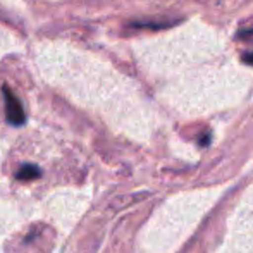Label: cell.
<instances>
[{"instance_id": "6da1fadb", "label": "cell", "mask_w": 253, "mask_h": 253, "mask_svg": "<svg viewBox=\"0 0 253 253\" xmlns=\"http://www.w3.org/2000/svg\"><path fill=\"white\" fill-rule=\"evenodd\" d=\"M3 102H5V119L12 126H23L26 123V114L21 105V102L17 100V97L9 90L7 86L2 88Z\"/></svg>"}, {"instance_id": "7a4b0ae2", "label": "cell", "mask_w": 253, "mask_h": 253, "mask_svg": "<svg viewBox=\"0 0 253 253\" xmlns=\"http://www.w3.org/2000/svg\"><path fill=\"white\" fill-rule=\"evenodd\" d=\"M38 177H42V170H40V167L33 166V164H24L16 172L17 181H33V179H38Z\"/></svg>"}, {"instance_id": "3957f363", "label": "cell", "mask_w": 253, "mask_h": 253, "mask_svg": "<svg viewBox=\"0 0 253 253\" xmlns=\"http://www.w3.org/2000/svg\"><path fill=\"white\" fill-rule=\"evenodd\" d=\"M240 38H245V40H253V28H248V30H241L240 31Z\"/></svg>"}, {"instance_id": "277c9868", "label": "cell", "mask_w": 253, "mask_h": 253, "mask_svg": "<svg viewBox=\"0 0 253 253\" xmlns=\"http://www.w3.org/2000/svg\"><path fill=\"white\" fill-rule=\"evenodd\" d=\"M243 62H245V64H248V66H253V52L243 53Z\"/></svg>"}]
</instances>
